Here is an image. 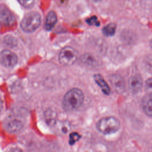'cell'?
Listing matches in <instances>:
<instances>
[{
    "instance_id": "cell-13",
    "label": "cell",
    "mask_w": 152,
    "mask_h": 152,
    "mask_svg": "<svg viewBox=\"0 0 152 152\" xmlns=\"http://www.w3.org/2000/svg\"><path fill=\"white\" fill-rule=\"evenodd\" d=\"M116 28V26L115 24L110 23L105 26L102 28V33L105 36H107V37L112 36L115 33Z\"/></svg>"
},
{
    "instance_id": "cell-3",
    "label": "cell",
    "mask_w": 152,
    "mask_h": 152,
    "mask_svg": "<svg viewBox=\"0 0 152 152\" xmlns=\"http://www.w3.org/2000/svg\"><path fill=\"white\" fill-rule=\"evenodd\" d=\"M120 126L119 121L114 116L102 118L96 124L98 131L104 135H109L116 132L119 129Z\"/></svg>"
},
{
    "instance_id": "cell-21",
    "label": "cell",
    "mask_w": 152,
    "mask_h": 152,
    "mask_svg": "<svg viewBox=\"0 0 152 152\" xmlns=\"http://www.w3.org/2000/svg\"><path fill=\"white\" fill-rule=\"evenodd\" d=\"M150 45L151 47L152 48V37H151V39H150Z\"/></svg>"
},
{
    "instance_id": "cell-9",
    "label": "cell",
    "mask_w": 152,
    "mask_h": 152,
    "mask_svg": "<svg viewBox=\"0 0 152 152\" xmlns=\"http://www.w3.org/2000/svg\"><path fill=\"white\" fill-rule=\"evenodd\" d=\"M109 80L112 87L118 93H122L125 90V81L121 75L113 74L110 77Z\"/></svg>"
},
{
    "instance_id": "cell-16",
    "label": "cell",
    "mask_w": 152,
    "mask_h": 152,
    "mask_svg": "<svg viewBox=\"0 0 152 152\" xmlns=\"http://www.w3.org/2000/svg\"><path fill=\"white\" fill-rule=\"evenodd\" d=\"M145 90L147 94H152V78H150L145 81Z\"/></svg>"
},
{
    "instance_id": "cell-19",
    "label": "cell",
    "mask_w": 152,
    "mask_h": 152,
    "mask_svg": "<svg viewBox=\"0 0 152 152\" xmlns=\"http://www.w3.org/2000/svg\"><path fill=\"white\" fill-rule=\"evenodd\" d=\"M5 40H6V43L8 45H10V46H14L16 43H15V39H14V37H11V36H7L5 37Z\"/></svg>"
},
{
    "instance_id": "cell-10",
    "label": "cell",
    "mask_w": 152,
    "mask_h": 152,
    "mask_svg": "<svg viewBox=\"0 0 152 152\" xmlns=\"http://www.w3.org/2000/svg\"><path fill=\"white\" fill-rule=\"evenodd\" d=\"M141 107L143 112L150 117H152V94H147L141 100Z\"/></svg>"
},
{
    "instance_id": "cell-18",
    "label": "cell",
    "mask_w": 152,
    "mask_h": 152,
    "mask_svg": "<svg viewBox=\"0 0 152 152\" xmlns=\"http://www.w3.org/2000/svg\"><path fill=\"white\" fill-rule=\"evenodd\" d=\"M145 67L147 69L152 72V55L150 56H148L146 58V61L145 62Z\"/></svg>"
},
{
    "instance_id": "cell-17",
    "label": "cell",
    "mask_w": 152,
    "mask_h": 152,
    "mask_svg": "<svg viewBox=\"0 0 152 152\" xmlns=\"http://www.w3.org/2000/svg\"><path fill=\"white\" fill-rule=\"evenodd\" d=\"M86 23L90 26H99L100 25V23L96 16H92L90 18H88L86 20Z\"/></svg>"
},
{
    "instance_id": "cell-4",
    "label": "cell",
    "mask_w": 152,
    "mask_h": 152,
    "mask_svg": "<svg viewBox=\"0 0 152 152\" xmlns=\"http://www.w3.org/2000/svg\"><path fill=\"white\" fill-rule=\"evenodd\" d=\"M41 16L37 12L31 11L26 14L23 17L21 24V28L26 33L35 31L40 25Z\"/></svg>"
},
{
    "instance_id": "cell-7",
    "label": "cell",
    "mask_w": 152,
    "mask_h": 152,
    "mask_svg": "<svg viewBox=\"0 0 152 152\" xmlns=\"http://www.w3.org/2000/svg\"><path fill=\"white\" fill-rule=\"evenodd\" d=\"M15 22V17L5 5L0 4V24L4 26H12Z\"/></svg>"
},
{
    "instance_id": "cell-14",
    "label": "cell",
    "mask_w": 152,
    "mask_h": 152,
    "mask_svg": "<svg viewBox=\"0 0 152 152\" xmlns=\"http://www.w3.org/2000/svg\"><path fill=\"white\" fill-rule=\"evenodd\" d=\"M18 2L24 8H30L34 6L35 1L34 0H17Z\"/></svg>"
},
{
    "instance_id": "cell-8",
    "label": "cell",
    "mask_w": 152,
    "mask_h": 152,
    "mask_svg": "<svg viewBox=\"0 0 152 152\" xmlns=\"http://www.w3.org/2000/svg\"><path fill=\"white\" fill-rule=\"evenodd\" d=\"M129 88L132 93L137 94L140 91L142 87V79L138 74L131 76L128 81Z\"/></svg>"
},
{
    "instance_id": "cell-5",
    "label": "cell",
    "mask_w": 152,
    "mask_h": 152,
    "mask_svg": "<svg viewBox=\"0 0 152 152\" xmlns=\"http://www.w3.org/2000/svg\"><path fill=\"white\" fill-rule=\"evenodd\" d=\"M78 58V53L75 49L66 46L61 49L59 54V62L64 66H69L75 62Z\"/></svg>"
},
{
    "instance_id": "cell-2",
    "label": "cell",
    "mask_w": 152,
    "mask_h": 152,
    "mask_svg": "<svg viewBox=\"0 0 152 152\" xmlns=\"http://www.w3.org/2000/svg\"><path fill=\"white\" fill-rule=\"evenodd\" d=\"M84 101V94L78 88L69 90L63 99V106L66 109L72 110L79 107Z\"/></svg>"
},
{
    "instance_id": "cell-6",
    "label": "cell",
    "mask_w": 152,
    "mask_h": 152,
    "mask_svg": "<svg viewBox=\"0 0 152 152\" xmlns=\"http://www.w3.org/2000/svg\"><path fill=\"white\" fill-rule=\"evenodd\" d=\"M17 55L12 52L5 49L0 52V63L4 66L11 68L15 66L17 63Z\"/></svg>"
},
{
    "instance_id": "cell-12",
    "label": "cell",
    "mask_w": 152,
    "mask_h": 152,
    "mask_svg": "<svg viewBox=\"0 0 152 152\" xmlns=\"http://www.w3.org/2000/svg\"><path fill=\"white\" fill-rule=\"evenodd\" d=\"M57 22V16L54 11H50L48 14L45 23V28L47 30H50L53 28Z\"/></svg>"
},
{
    "instance_id": "cell-15",
    "label": "cell",
    "mask_w": 152,
    "mask_h": 152,
    "mask_svg": "<svg viewBox=\"0 0 152 152\" xmlns=\"http://www.w3.org/2000/svg\"><path fill=\"white\" fill-rule=\"evenodd\" d=\"M80 137L81 136L77 132H72L70 134L69 138V144L70 145H73L80 140Z\"/></svg>"
},
{
    "instance_id": "cell-20",
    "label": "cell",
    "mask_w": 152,
    "mask_h": 152,
    "mask_svg": "<svg viewBox=\"0 0 152 152\" xmlns=\"http://www.w3.org/2000/svg\"><path fill=\"white\" fill-rule=\"evenodd\" d=\"M2 106H3V104H2V102L1 101V100L0 99V115L1 113V112H2Z\"/></svg>"
},
{
    "instance_id": "cell-11",
    "label": "cell",
    "mask_w": 152,
    "mask_h": 152,
    "mask_svg": "<svg viewBox=\"0 0 152 152\" xmlns=\"http://www.w3.org/2000/svg\"><path fill=\"white\" fill-rule=\"evenodd\" d=\"M93 78L94 81L101 88L102 92L106 95H109L110 93V88L103 77L101 75L97 74L94 75Z\"/></svg>"
},
{
    "instance_id": "cell-1",
    "label": "cell",
    "mask_w": 152,
    "mask_h": 152,
    "mask_svg": "<svg viewBox=\"0 0 152 152\" xmlns=\"http://www.w3.org/2000/svg\"><path fill=\"white\" fill-rule=\"evenodd\" d=\"M26 119V113L24 109H12L5 119L4 126L9 132H17L23 127Z\"/></svg>"
}]
</instances>
